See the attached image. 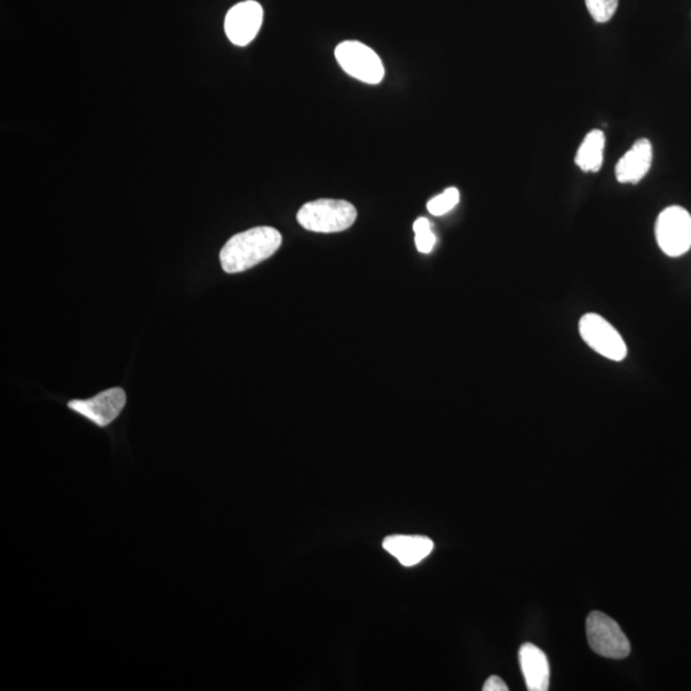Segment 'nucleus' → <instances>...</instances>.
I'll list each match as a JSON object with an SVG mask.
<instances>
[{"instance_id":"1","label":"nucleus","mask_w":691,"mask_h":691,"mask_svg":"<svg viewBox=\"0 0 691 691\" xmlns=\"http://www.w3.org/2000/svg\"><path fill=\"white\" fill-rule=\"evenodd\" d=\"M282 245V235L272 227H257L230 237L219 259L228 274L241 273L273 257Z\"/></svg>"},{"instance_id":"2","label":"nucleus","mask_w":691,"mask_h":691,"mask_svg":"<svg viewBox=\"0 0 691 691\" xmlns=\"http://www.w3.org/2000/svg\"><path fill=\"white\" fill-rule=\"evenodd\" d=\"M357 210L352 203L321 198L306 203L298 213L299 225L316 234H337L355 224Z\"/></svg>"},{"instance_id":"3","label":"nucleus","mask_w":691,"mask_h":691,"mask_svg":"<svg viewBox=\"0 0 691 691\" xmlns=\"http://www.w3.org/2000/svg\"><path fill=\"white\" fill-rule=\"evenodd\" d=\"M335 54L339 66L349 76L369 85L382 83L386 73L384 62L368 45L347 40L338 44Z\"/></svg>"},{"instance_id":"4","label":"nucleus","mask_w":691,"mask_h":691,"mask_svg":"<svg viewBox=\"0 0 691 691\" xmlns=\"http://www.w3.org/2000/svg\"><path fill=\"white\" fill-rule=\"evenodd\" d=\"M656 237L666 256H684L691 248L690 213L677 205L665 209L657 219Z\"/></svg>"},{"instance_id":"5","label":"nucleus","mask_w":691,"mask_h":691,"mask_svg":"<svg viewBox=\"0 0 691 691\" xmlns=\"http://www.w3.org/2000/svg\"><path fill=\"white\" fill-rule=\"evenodd\" d=\"M586 635L595 654L613 659H623L630 655L629 639L615 619L594 611L586 618Z\"/></svg>"},{"instance_id":"6","label":"nucleus","mask_w":691,"mask_h":691,"mask_svg":"<svg viewBox=\"0 0 691 691\" xmlns=\"http://www.w3.org/2000/svg\"><path fill=\"white\" fill-rule=\"evenodd\" d=\"M584 343L608 360L623 361L627 355L624 338L613 324L598 314H585L579 322Z\"/></svg>"},{"instance_id":"7","label":"nucleus","mask_w":691,"mask_h":691,"mask_svg":"<svg viewBox=\"0 0 691 691\" xmlns=\"http://www.w3.org/2000/svg\"><path fill=\"white\" fill-rule=\"evenodd\" d=\"M127 396L122 388L107 389L87 400H73L68 409L84 417L99 428H106L115 422L126 407Z\"/></svg>"},{"instance_id":"8","label":"nucleus","mask_w":691,"mask_h":691,"mask_svg":"<svg viewBox=\"0 0 691 691\" xmlns=\"http://www.w3.org/2000/svg\"><path fill=\"white\" fill-rule=\"evenodd\" d=\"M264 10L256 0L237 3L228 11L225 31L229 42L237 46L249 45L263 25Z\"/></svg>"},{"instance_id":"9","label":"nucleus","mask_w":691,"mask_h":691,"mask_svg":"<svg viewBox=\"0 0 691 691\" xmlns=\"http://www.w3.org/2000/svg\"><path fill=\"white\" fill-rule=\"evenodd\" d=\"M654 148L648 139H640L631 147L616 165V179L619 184H638L647 176L652 166Z\"/></svg>"},{"instance_id":"10","label":"nucleus","mask_w":691,"mask_h":691,"mask_svg":"<svg viewBox=\"0 0 691 691\" xmlns=\"http://www.w3.org/2000/svg\"><path fill=\"white\" fill-rule=\"evenodd\" d=\"M385 551L399 560L402 566H415L432 553L434 543L424 536L396 535L387 537L382 543Z\"/></svg>"},{"instance_id":"11","label":"nucleus","mask_w":691,"mask_h":691,"mask_svg":"<svg viewBox=\"0 0 691 691\" xmlns=\"http://www.w3.org/2000/svg\"><path fill=\"white\" fill-rule=\"evenodd\" d=\"M519 661L528 690L546 691L550 687V662L542 649L526 643L519 650Z\"/></svg>"},{"instance_id":"12","label":"nucleus","mask_w":691,"mask_h":691,"mask_svg":"<svg viewBox=\"0 0 691 691\" xmlns=\"http://www.w3.org/2000/svg\"><path fill=\"white\" fill-rule=\"evenodd\" d=\"M605 145V133L601 130L587 133L575 156V163L579 169H582L584 172H598L603 164Z\"/></svg>"},{"instance_id":"13","label":"nucleus","mask_w":691,"mask_h":691,"mask_svg":"<svg viewBox=\"0 0 691 691\" xmlns=\"http://www.w3.org/2000/svg\"><path fill=\"white\" fill-rule=\"evenodd\" d=\"M458 202V190L456 187H450L444 190L441 195L433 197L432 201H429L427 208L432 216L441 217L454 209Z\"/></svg>"},{"instance_id":"14","label":"nucleus","mask_w":691,"mask_h":691,"mask_svg":"<svg viewBox=\"0 0 691 691\" xmlns=\"http://www.w3.org/2000/svg\"><path fill=\"white\" fill-rule=\"evenodd\" d=\"M417 248L422 253H429L434 249L436 237L433 234L431 222L419 218L414 224Z\"/></svg>"},{"instance_id":"15","label":"nucleus","mask_w":691,"mask_h":691,"mask_svg":"<svg viewBox=\"0 0 691 691\" xmlns=\"http://www.w3.org/2000/svg\"><path fill=\"white\" fill-rule=\"evenodd\" d=\"M585 3L595 22L606 23L614 18L618 0H585Z\"/></svg>"},{"instance_id":"16","label":"nucleus","mask_w":691,"mask_h":691,"mask_svg":"<svg viewBox=\"0 0 691 691\" xmlns=\"http://www.w3.org/2000/svg\"><path fill=\"white\" fill-rule=\"evenodd\" d=\"M506 682L499 677H490L484 682L483 691H507Z\"/></svg>"}]
</instances>
